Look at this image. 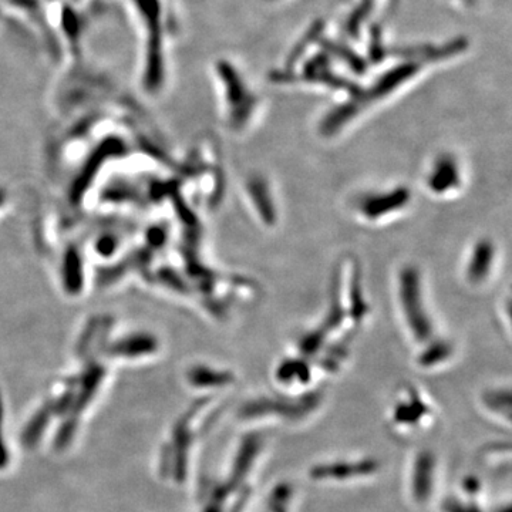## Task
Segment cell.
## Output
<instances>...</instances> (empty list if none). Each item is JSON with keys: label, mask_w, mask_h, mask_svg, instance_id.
<instances>
[{"label": "cell", "mask_w": 512, "mask_h": 512, "mask_svg": "<svg viewBox=\"0 0 512 512\" xmlns=\"http://www.w3.org/2000/svg\"><path fill=\"white\" fill-rule=\"evenodd\" d=\"M143 33V83L156 92L165 82V6L164 0H131Z\"/></svg>", "instance_id": "6da1fadb"}, {"label": "cell", "mask_w": 512, "mask_h": 512, "mask_svg": "<svg viewBox=\"0 0 512 512\" xmlns=\"http://www.w3.org/2000/svg\"><path fill=\"white\" fill-rule=\"evenodd\" d=\"M399 293L403 318L406 320L413 338L421 340V342H429L431 320L423 298L420 274L414 266H407L400 272Z\"/></svg>", "instance_id": "7a4b0ae2"}, {"label": "cell", "mask_w": 512, "mask_h": 512, "mask_svg": "<svg viewBox=\"0 0 512 512\" xmlns=\"http://www.w3.org/2000/svg\"><path fill=\"white\" fill-rule=\"evenodd\" d=\"M229 117L237 127L244 126L255 107V97L249 92L241 73L229 62H220L217 66Z\"/></svg>", "instance_id": "3957f363"}, {"label": "cell", "mask_w": 512, "mask_h": 512, "mask_svg": "<svg viewBox=\"0 0 512 512\" xmlns=\"http://www.w3.org/2000/svg\"><path fill=\"white\" fill-rule=\"evenodd\" d=\"M412 201V192L399 187L384 192H373L360 198L357 211L370 222L383 221L390 215L399 214Z\"/></svg>", "instance_id": "277c9868"}, {"label": "cell", "mask_w": 512, "mask_h": 512, "mask_svg": "<svg viewBox=\"0 0 512 512\" xmlns=\"http://www.w3.org/2000/svg\"><path fill=\"white\" fill-rule=\"evenodd\" d=\"M461 168L450 154L437 157L427 175V187L431 194L448 195L461 187Z\"/></svg>", "instance_id": "5b68a950"}, {"label": "cell", "mask_w": 512, "mask_h": 512, "mask_svg": "<svg viewBox=\"0 0 512 512\" xmlns=\"http://www.w3.org/2000/svg\"><path fill=\"white\" fill-rule=\"evenodd\" d=\"M377 471L376 461H336L332 464H323L313 471L312 476L315 480H336L345 481L349 477H365L372 476Z\"/></svg>", "instance_id": "8992f818"}, {"label": "cell", "mask_w": 512, "mask_h": 512, "mask_svg": "<svg viewBox=\"0 0 512 512\" xmlns=\"http://www.w3.org/2000/svg\"><path fill=\"white\" fill-rule=\"evenodd\" d=\"M493 242L488 239L477 242L471 249L470 258L466 269L467 279L471 285H480L487 281L493 272L495 254H497Z\"/></svg>", "instance_id": "52a82bcc"}, {"label": "cell", "mask_w": 512, "mask_h": 512, "mask_svg": "<svg viewBox=\"0 0 512 512\" xmlns=\"http://www.w3.org/2000/svg\"><path fill=\"white\" fill-rule=\"evenodd\" d=\"M276 379L286 387L306 386L311 380L309 366L303 365L301 360H286L276 370Z\"/></svg>", "instance_id": "ba28073f"}, {"label": "cell", "mask_w": 512, "mask_h": 512, "mask_svg": "<svg viewBox=\"0 0 512 512\" xmlns=\"http://www.w3.org/2000/svg\"><path fill=\"white\" fill-rule=\"evenodd\" d=\"M249 192L255 195V207L259 214L264 217L266 222L275 221L276 214L274 205L271 204V197H269L268 188H266L265 181L252 180L249 181ZM261 217V218H262Z\"/></svg>", "instance_id": "9c48e42d"}, {"label": "cell", "mask_w": 512, "mask_h": 512, "mask_svg": "<svg viewBox=\"0 0 512 512\" xmlns=\"http://www.w3.org/2000/svg\"><path fill=\"white\" fill-rule=\"evenodd\" d=\"M451 356V349L447 343L444 342H431L429 348L424 350L420 356V366L433 367L437 363L446 362L448 357Z\"/></svg>", "instance_id": "30bf717a"}]
</instances>
